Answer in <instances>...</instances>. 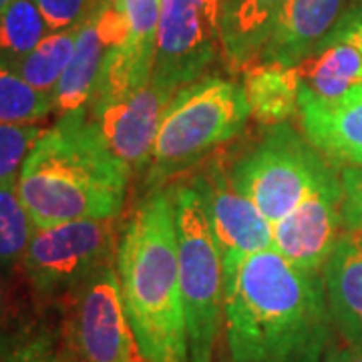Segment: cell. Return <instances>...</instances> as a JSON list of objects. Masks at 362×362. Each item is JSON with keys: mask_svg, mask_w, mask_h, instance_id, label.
I'll return each mask as SVG.
<instances>
[{"mask_svg": "<svg viewBox=\"0 0 362 362\" xmlns=\"http://www.w3.org/2000/svg\"><path fill=\"white\" fill-rule=\"evenodd\" d=\"M346 8V0H288L258 63L298 66L318 51Z\"/></svg>", "mask_w": 362, "mask_h": 362, "instance_id": "obj_15", "label": "cell"}, {"mask_svg": "<svg viewBox=\"0 0 362 362\" xmlns=\"http://www.w3.org/2000/svg\"><path fill=\"white\" fill-rule=\"evenodd\" d=\"M199 194L221 256L256 254L274 247L272 228L256 206L233 187L230 173L220 163L202 169L189 181Z\"/></svg>", "mask_w": 362, "mask_h": 362, "instance_id": "obj_13", "label": "cell"}, {"mask_svg": "<svg viewBox=\"0 0 362 362\" xmlns=\"http://www.w3.org/2000/svg\"><path fill=\"white\" fill-rule=\"evenodd\" d=\"M330 42H350V45L358 47L362 52V0H350V4L344 8L337 26L324 39L320 47L330 45Z\"/></svg>", "mask_w": 362, "mask_h": 362, "instance_id": "obj_28", "label": "cell"}, {"mask_svg": "<svg viewBox=\"0 0 362 362\" xmlns=\"http://www.w3.org/2000/svg\"><path fill=\"white\" fill-rule=\"evenodd\" d=\"M252 117L244 85L202 77L181 87L169 101L153 151L143 171V192L165 189L173 177L232 141Z\"/></svg>", "mask_w": 362, "mask_h": 362, "instance_id": "obj_4", "label": "cell"}, {"mask_svg": "<svg viewBox=\"0 0 362 362\" xmlns=\"http://www.w3.org/2000/svg\"><path fill=\"white\" fill-rule=\"evenodd\" d=\"M300 89L320 99H337L362 85V52L350 42H330L296 66Z\"/></svg>", "mask_w": 362, "mask_h": 362, "instance_id": "obj_19", "label": "cell"}, {"mask_svg": "<svg viewBox=\"0 0 362 362\" xmlns=\"http://www.w3.org/2000/svg\"><path fill=\"white\" fill-rule=\"evenodd\" d=\"M288 0H220L221 57L232 71L258 63Z\"/></svg>", "mask_w": 362, "mask_h": 362, "instance_id": "obj_17", "label": "cell"}, {"mask_svg": "<svg viewBox=\"0 0 362 362\" xmlns=\"http://www.w3.org/2000/svg\"><path fill=\"white\" fill-rule=\"evenodd\" d=\"M175 93L151 78L145 87L87 105L89 121L131 175L147 168L163 113Z\"/></svg>", "mask_w": 362, "mask_h": 362, "instance_id": "obj_10", "label": "cell"}, {"mask_svg": "<svg viewBox=\"0 0 362 362\" xmlns=\"http://www.w3.org/2000/svg\"><path fill=\"white\" fill-rule=\"evenodd\" d=\"M337 165L288 123L272 125L264 139L230 171L233 187L256 206L270 228L290 218Z\"/></svg>", "mask_w": 362, "mask_h": 362, "instance_id": "obj_6", "label": "cell"}, {"mask_svg": "<svg viewBox=\"0 0 362 362\" xmlns=\"http://www.w3.org/2000/svg\"><path fill=\"white\" fill-rule=\"evenodd\" d=\"M51 33L37 0H14L0 13V63L16 65Z\"/></svg>", "mask_w": 362, "mask_h": 362, "instance_id": "obj_23", "label": "cell"}, {"mask_svg": "<svg viewBox=\"0 0 362 362\" xmlns=\"http://www.w3.org/2000/svg\"><path fill=\"white\" fill-rule=\"evenodd\" d=\"M223 322L232 362H324L337 330L322 272L274 247L223 258Z\"/></svg>", "mask_w": 362, "mask_h": 362, "instance_id": "obj_1", "label": "cell"}, {"mask_svg": "<svg viewBox=\"0 0 362 362\" xmlns=\"http://www.w3.org/2000/svg\"><path fill=\"white\" fill-rule=\"evenodd\" d=\"M117 6L125 21V35L107 52L89 101L145 87L156 71L161 0H117Z\"/></svg>", "mask_w": 362, "mask_h": 362, "instance_id": "obj_12", "label": "cell"}, {"mask_svg": "<svg viewBox=\"0 0 362 362\" xmlns=\"http://www.w3.org/2000/svg\"><path fill=\"white\" fill-rule=\"evenodd\" d=\"M119 216L73 220L37 228L23 258V272L40 302H65L101 266L115 259Z\"/></svg>", "mask_w": 362, "mask_h": 362, "instance_id": "obj_7", "label": "cell"}, {"mask_svg": "<svg viewBox=\"0 0 362 362\" xmlns=\"http://www.w3.org/2000/svg\"><path fill=\"white\" fill-rule=\"evenodd\" d=\"M77 33L78 25L63 30H51L25 59L13 65V69L35 89L52 95L73 59Z\"/></svg>", "mask_w": 362, "mask_h": 362, "instance_id": "obj_20", "label": "cell"}, {"mask_svg": "<svg viewBox=\"0 0 362 362\" xmlns=\"http://www.w3.org/2000/svg\"><path fill=\"white\" fill-rule=\"evenodd\" d=\"M115 266L145 362H189L177 233L169 189L145 195L121 228Z\"/></svg>", "mask_w": 362, "mask_h": 362, "instance_id": "obj_3", "label": "cell"}, {"mask_svg": "<svg viewBox=\"0 0 362 362\" xmlns=\"http://www.w3.org/2000/svg\"><path fill=\"white\" fill-rule=\"evenodd\" d=\"M61 342L66 362H145L133 334L115 259L66 298Z\"/></svg>", "mask_w": 362, "mask_h": 362, "instance_id": "obj_8", "label": "cell"}, {"mask_svg": "<svg viewBox=\"0 0 362 362\" xmlns=\"http://www.w3.org/2000/svg\"><path fill=\"white\" fill-rule=\"evenodd\" d=\"M324 362H362V346H349L346 349L330 350Z\"/></svg>", "mask_w": 362, "mask_h": 362, "instance_id": "obj_29", "label": "cell"}, {"mask_svg": "<svg viewBox=\"0 0 362 362\" xmlns=\"http://www.w3.org/2000/svg\"><path fill=\"white\" fill-rule=\"evenodd\" d=\"M4 316V286H2V274H0V322Z\"/></svg>", "mask_w": 362, "mask_h": 362, "instance_id": "obj_30", "label": "cell"}, {"mask_svg": "<svg viewBox=\"0 0 362 362\" xmlns=\"http://www.w3.org/2000/svg\"><path fill=\"white\" fill-rule=\"evenodd\" d=\"M342 230L362 233V165L342 168Z\"/></svg>", "mask_w": 362, "mask_h": 362, "instance_id": "obj_26", "label": "cell"}, {"mask_svg": "<svg viewBox=\"0 0 362 362\" xmlns=\"http://www.w3.org/2000/svg\"><path fill=\"white\" fill-rule=\"evenodd\" d=\"M221 54L220 0H161L153 81L180 90Z\"/></svg>", "mask_w": 362, "mask_h": 362, "instance_id": "obj_9", "label": "cell"}, {"mask_svg": "<svg viewBox=\"0 0 362 362\" xmlns=\"http://www.w3.org/2000/svg\"><path fill=\"white\" fill-rule=\"evenodd\" d=\"M0 362H66L61 328L45 320L0 326Z\"/></svg>", "mask_w": 362, "mask_h": 362, "instance_id": "obj_22", "label": "cell"}, {"mask_svg": "<svg viewBox=\"0 0 362 362\" xmlns=\"http://www.w3.org/2000/svg\"><path fill=\"white\" fill-rule=\"evenodd\" d=\"M131 173L107 147L87 107L42 133L18 173V194L37 228L121 214Z\"/></svg>", "mask_w": 362, "mask_h": 362, "instance_id": "obj_2", "label": "cell"}, {"mask_svg": "<svg viewBox=\"0 0 362 362\" xmlns=\"http://www.w3.org/2000/svg\"><path fill=\"white\" fill-rule=\"evenodd\" d=\"M342 230L340 173L324 181L296 211L272 228L274 250L298 268L322 272Z\"/></svg>", "mask_w": 362, "mask_h": 362, "instance_id": "obj_11", "label": "cell"}, {"mask_svg": "<svg viewBox=\"0 0 362 362\" xmlns=\"http://www.w3.org/2000/svg\"><path fill=\"white\" fill-rule=\"evenodd\" d=\"M244 89L252 117L264 125L288 123L298 115L300 77L296 66L254 63L246 69Z\"/></svg>", "mask_w": 362, "mask_h": 362, "instance_id": "obj_18", "label": "cell"}, {"mask_svg": "<svg viewBox=\"0 0 362 362\" xmlns=\"http://www.w3.org/2000/svg\"><path fill=\"white\" fill-rule=\"evenodd\" d=\"M173 204L189 362H211L223 324V256L192 183L168 187Z\"/></svg>", "mask_w": 362, "mask_h": 362, "instance_id": "obj_5", "label": "cell"}, {"mask_svg": "<svg viewBox=\"0 0 362 362\" xmlns=\"http://www.w3.org/2000/svg\"><path fill=\"white\" fill-rule=\"evenodd\" d=\"M18 180L0 183V274L13 276L23 266L30 238L37 230L18 194Z\"/></svg>", "mask_w": 362, "mask_h": 362, "instance_id": "obj_21", "label": "cell"}, {"mask_svg": "<svg viewBox=\"0 0 362 362\" xmlns=\"http://www.w3.org/2000/svg\"><path fill=\"white\" fill-rule=\"evenodd\" d=\"M14 0H0V13H4L11 4H13Z\"/></svg>", "mask_w": 362, "mask_h": 362, "instance_id": "obj_31", "label": "cell"}, {"mask_svg": "<svg viewBox=\"0 0 362 362\" xmlns=\"http://www.w3.org/2000/svg\"><path fill=\"white\" fill-rule=\"evenodd\" d=\"M298 119L304 137L337 168L362 165V85L337 99L298 93Z\"/></svg>", "mask_w": 362, "mask_h": 362, "instance_id": "obj_14", "label": "cell"}, {"mask_svg": "<svg viewBox=\"0 0 362 362\" xmlns=\"http://www.w3.org/2000/svg\"><path fill=\"white\" fill-rule=\"evenodd\" d=\"M47 127L30 125H0V183L18 180L26 156L42 137Z\"/></svg>", "mask_w": 362, "mask_h": 362, "instance_id": "obj_25", "label": "cell"}, {"mask_svg": "<svg viewBox=\"0 0 362 362\" xmlns=\"http://www.w3.org/2000/svg\"><path fill=\"white\" fill-rule=\"evenodd\" d=\"M322 276L338 334L349 346H362V233L342 232Z\"/></svg>", "mask_w": 362, "mask_h": 362, "instance_id": "obj_16", "label": "cell"}, {"mask_svg": "<svg viewBox=\"0 0 362 362\" xmlns=\"http://www.w3.org/2000/svg\"><path fill=\"white\" fill-rule=\"evenodd\" d=\"M51 30L77 26L85 14L87 0H37Z\"/></svg>", "mask_w": 362, "mask_h": 362, "instance_id": "obj_27", "label": "cell"}, {"mask_svg": "<svg viewBox=\"0 0 362 362\" xmlns=\"http://www.w3.org/2000/svg\"><path fill=\"white\" fill-rule=\"evenodd\" d=\"M54 113L51 93L35 89L11 65L0 63V125H30Z\"/></svg>", "mask_w": 362, "mask_h": 362, "instance_id": "obj_24", "label": "cell"}]
</instances>
